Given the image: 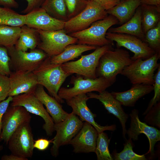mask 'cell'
<instances>
[{
	"instance_id": "8fae6325",
	"label": "cell",
	"mask_w": 160,
	"mask_h": 160,
	"mask_svg": "<svg viewBox=\"0 0 160 160\" xmlns=\"http://www.w3.org/2000/svg\"><path fill=\"white\" fill-rule=\"evenodd\" d=\"M106 37L116 42L117 47H124L133 52L134 55L131 57L133 60L138 58L145 60L156 53L146 43L133 35L108 31L106 33Z\"/></svg>"
},
{
	"instance_id": "f1b7e54d",
	"label": "cell",
	"mask_w": 160,
	"mask_h": 160,
	"mask_svg": "<svg viewBox=\"0 0 160 160\" xmlns=\"http://www.w3.org/2000/svg\"><path fill=\"white\" fill-rule=\"evenodd\" d=\"M20 31L21 27L0 25V46L8 48L15 46Z\"/></svg>"
},
{
	"instance_id": "3957f363",
	"label": "cell",
	"mask_w": 160,
	"mask_h": 160,
	"mask_svg": "<svg viewBox=\"0 0 160 160\" xmlns=\"http://www.w3.org/2000/svg\"><path fill=\"white\" fill-rule=\"evenodd\" d=\"M118 22L115 17L110 15L103 19L94 22L85 30L71 33L69 35L78 39L77 44L96 47L112 45L113 42L106 38V33L111 27Z\"/></svg>"
},
{
	"instance_id": "f35d334b",
	"label": "cell",
	"mask_w": 160,
	"mask_h": 160,
	"mask_svg": "<svg viewBox=\"0 0 160 160\" xmlns=\"http://www.w3.org/2000/svg\"><path fill=\"white\" fill-rule=\"evenodd\" d=\"M27 2L26 8L21 12L27 14L30 12L41 7L44 0H25Z\"/></svg>"
},
{
	"instance_id": "8992f818",
	"label": "cell",
	"mask_w": 160,
	"mask_h": 160,
	"mask_svg": "<svg viewBox=\"0 0 160 160\" xmlns=\"http://www.w3.org/2000/svg\"><path fill=\"white\" fill-rule=\"evenodd\" d=\"M84 77L78 75L72 76L70 83L73 87L69 88L61 87L58 92V96L63 100H67L82 94L93 91L101 92L113 84L102 77L95 79Z\"/></svg>"
},
{
	"instance_id": "d6a6232c",
	"label": "cell",
	"mask_w": 160,
	"mask_h": 160,
	"mask_svg": "<svg viewBox=\"0 0 160 160\" xmlns=\"http://www.w3.org/2000/svg\"><path fill=\"white\" fill-rule=\"evenodd\" d=\"M145 34V42L156 53L160 54V21Z\"/></svg>"
},
{
	"instance_id": "7c38bea8",
	"label": "cell",
	"mask_w": 160,
	"mask_h": 160,
	"mask_svg": "<svg viewBox=\"0 0 160 160\" xmlns=\"http://www.w3.org/2000/svg\"><path fill=\"white\" fill-rule=\"evenodd\" d=\"M34 142L30 122H27L22 124L13 133L7 145L11 153L28 158L33 154Z\"/></svg>"
},
{
	"instance_id": "60d3db41",
	"label": "cell",
	"mask_w": 160,
	"mask_h": 160,
	"mask_svg": "<svg viewBox=\"0 0 160 160\" xmlns=\"http://www.w3.org/2000/svg\"><path fill=\"white\" fill-rule=\"evenodd\" d=\"M99 4L106 11H108L118 4L120 0H91Z\"/></svg>"
},
{
	"instance_id": "7bdbcfd3",
	"label": "cell",
	"mask_w": 160,
	"mask_h": 160,
	"mask_svg": "<svg viewBox=\"0 0 160 160\" xmlns=\"http://www.w3.org/2000/svg\"><path fill=\"white\" fill-rule=\"evenodd\" d=\"M0 5L9 8H18L19 5L15 0H0Z\"/></svg>"
},
{
	"instance_id": "e575fe53",
	"label": "cell",
	"mask_w": 160,
	"mask_h": 160,
	"mask_svg": "<svg viewBox=\"0 0 160 160\" xmlns=\"http://www.w3.org/2000/svg\"><path fill=\"white\" fill-rule=\"evenodd\" d=\"M145 122L151 126L160 128V102L153 105L145 115Z\"/></svg>"
},
{
	"instance_id": "d6986e66",
	"label": "cell",
	"mask_w": 160,
	"mask_h": 160,
	"mask_svg": "<svg viewBox=\"0 0 160 160\" xmlns=\"http://www.w3.org/2000/svg\"><path fill=\"white\" fill-rule=\"evenodd\" d=\"M87 94L89 99L94 98L99 100L109 113L113 115L119 120L122 127L123 137L124 140H126L127 130L126 124L129 115L124 111L120 102L115 98L111 93L105 90L98 94L92 92Z\"/></svg>"
},
{
	"instance_id": "2e32d148",
	"label": "cell",
	"mask_w": 160,
	"mask_h": 160,
	"mask_svg": "<svg viewBox=\"0 0 160 160\" xmlns=\"http://www.w3.org/2000/svg\"><path fill=\"white\" fill-rule=\"evenodd\" d=\"M89 99L86 94H82L66 100L67 105L71 107L72 112L79 116L82 121H85L91 124L98 133L106 130L113 131L116 130V127L115 124L101 126L95 122L94 118L96 115L91 111L87 105Z\"/></svg>"
},
{
	"instance_id": "ba28073f",
	"label": "cell",
	"mask_w": 160,
	"mask_h": 160,
	"mask_svg": "<svg viewBox=\"0 0 160 160\" xmlns=\"http://www.w3.org/2000/svg\"><path fill=\"white\" fill-rule=\"evenodd\" d=\"M107 15V11L96 2L88 1L82 12L65 22L64 29L68 34L83 31L94 22L104 19Z\"/></svg>"
},
{
	"instance_id": "4fadbf2b",
	"label": "cell",
	"mask_w": 160,
	"mask_h": 160,
	"mask_svg": "<svg viewBox=\"0 0 160 160\" xmlns=\"http://www.w3.org/2000/svg\"><path fill=\"white\" fill-rule=\"evenodd\" d=\"M12 63L15 71L33 72L48 56L38 48L29 52L17 49L15 46L7 48Z\"/></svg>"
},
{
	"instance_id": "9a60e30c",
	"label": "cell",
	"mask_w": 160,
	"mask_h": 160,
	"mask_svg": "<svg viewBox=\"0 0 160 160\" xmlns=\"http://www.w3.org/2000/svg\"><path fill=\"white\" fill-rule=\"evenodd\" d=\"M139 112L134 109L129 114L130 118V127L126 134L128 138L135 141L138 140V136L141 134H144L148 139L149 149L148 153L154 156V146L160 140V131L154 127L148 126L145 122H141L138 116Z\"/></svg>"
},
{
	"instance_id": "7402d4cb",
	"label": "cell",
	"mask_w": 160,
	"mask_h": 160,
	"mask_svg": "<svg viewBox=\"0 0 160 160\" xmlns=\"http://www.w3.org/2000/svg\"><path fill=\"white\" fill-rule=\"evenodd\" d=\"M153 85L141 84H132L131 88L126 91L117 92H112L111 94L122 105L132 107L140 98L153 90Z\"/></svg>"
},
{
	"instance_id": "5b68a950",
	"label": "cell",
	"mask_w": 160,
	"mask_h": 160,
	"mask_svg": "<svg viewBox=\"0 0 160 160\" xmlns=\"http://www.w3.org/2000/svg\"><path fill=\"white\" fill-rule=\"evenodd\" d=\"M112 46L110 44L97 47L91 53L81 55L77 60L63 63L61 67L65 72L71 75L76 73L84 78L96 79V70L100 59L106 51L112 48Z\"/></svg>"
},
{
	"instance_id": "44dd1931",
	"label": "cell",
	"mask_w": 160,
	"mask_h": 160,
	"mask_svg": "<svg viewBox=\"0 0 160 160\" xmlns=\"http://www.w3.org/2000/svg\"><path fill=\"white\" fill-rule=\"evenodd\" d=\"M34 94L45 106L55 124L63 121L68 116L69 113L63 110L60 103L55 98L49 95L42 86L38 84L34 90Z\"/></svg>"
},
{
	"instance_id": "f6af8a7d",
	"label": "cell",
	"mask_w": 160,
	"mask_h": 160,
	"mask_svg": "<svg viewBox=\"0 0 160 160\" xmlns=\"http://www.w3.org/2000/svg\"><path fill=\"white\" fill-rule=\"evenodd\" d=\"M141 4H144L155 6L160 8V0H140Z\"/></svg>"
},
{
	"instance_id": "7a4b0ae2",
	"label": "cell",
	"mask_w": 160,
	"mask_h": 160,
	"mask_svg": "<svg viewBox=\"0 0 160 160\" xmlns=\"http://www.w3.org/2000/svg\"><path fill=\"white\" fill-rule=\"evenodd\" d=\"M133 61L127 50L118 47L109 49L100 59L96 70V77L105 78L113 84L117 75Z\"/></svg>"
},
{
	"instance_id": "1f68e13d",
	"label": "cell",
	"mask_w": 160,
	"mask_h": 160,
	"mask_svg": "<svg viewBox=\"0 0 160 160\" xmlns=\"http://www.w3.org/2000/svg\"><path fill=\"white\" fill-rule=\"evenodd\" d=\"M133 143L132 140L129 138L124 144L123 150L120 153L114 150L112 154L114 160H146L144 155H139L133 150Z\"/></svg>"
},
{
	"instance_id": "4316f807",
	"label": "cell",
	"mask_w": 160,
	"mask_h": 160,
	"mask_svg": "<svg viewBox=\"0 0 160 160\" xmlns=\"http://www.w3.org/2000/svg\"><path fill=\"white\" fill-rule=\"evenodd\" d=\"M141 5L142 26L145 34L160 21V8L144 4Z\"/></svg>"
},
{
	"instance_id": "f546056e",
	"label": "cell",
	"mask_w": 160,
	"mask_h": 160,
	"mask_svg": "<svg viewBox=\"0 0 160 160\" xmlns=\"http://www.w3.org/2000/svg\"><path fill=\"white\" fill-rule=\"evenodd\" d=\"M25 17L10 8L0 7V25L21 27L25 25Z\"/></svg>"
},
{
	"instance_id": "8d00e7d4",
	"label": "cell",
	"mask_w": 160,
	"mask_h": 160,
	"mask_svg": "<svg viewBox=\"0 0 160 160\" xmlns=\"http://www.w3.org/2000/svg\"><path fill=\"white\" fill-rule=\"evenodd\" d=\"M10 61L7 49L0 46V74L9 76L11 72L9 65Z\"/></svg>"
},
{
	"instance_id": "bcb514c9",
	"label": "cell",
	"mask_w": 160,
	"mask_h": 160,
	"mask_svg": "<svg viewBox=\"0 0 160 160\" xmlns=\"http://www.w3.org/2000/svg\"><path fill=\"white\" fill-rule=\"evenodd\" d=\"M3 146L2 145H0V151L3 149Z\"/></svg>"
},
{
	"instance_id": "ee69618b",
	"label": "cell",
	"mask_w": 160,
	"mask_h": 160,
	"mask_svg": "<svg viewBox=\"0 0 160 160\" xmlns=\"http://www.w3.org/2000/svg\"><path fill=\"white\" fill-rule=\"evenodd\" d=\"M1 160H28V158L22 157L11 153L9 155H5L3 156L1 159Z\"/></svg>"
},
{
	"instance_id": "603a6c76",
	"label": "cell",
	"mask_w": 160,
	"mask_h": 160,
	"mask_svg": "<svg viewBox=\"0 0 160 160\" xmlns=\"http://www.w3.org/2000/svg\"><path fill=\"white\" fill-rule=\"evenodd\" d=\"M108 31L111 32L133 35L145 41V34L142 26L141 7L139 6L138 7L132 16L126 23L119 27L110 28Z\"/></svg>"
},
{
	"instance_id": "cb8c5ba5",
	"label": "cell",
	"mask_w": 160,
	"mask_h": 160,
	"mask_svg": "<svg viewBox=\"0 0 160 160\" xmlns=\"http://www.w3.org/2000/svg\"><path fill=\"white\" fill-rule=\"evenodd\" d=\"M141 4L140 0H125L120 1L107 12L108 14L115 17L120 24H123L131 18Z\"/></svg>"
},
{
	"instance_id": "7dc6e473",
	"label": "cell",
	"mask_w": 160,
	"mask_h": 160,
	"mask_svg": "<svg viewBox=\"0 0 160 160\" xmlns=\"http://www.w3.org/2000/svg\"><path fill=\"white\" fill-rule=\"evenodd\" d=\"M88 1H91V0H85Z\"/></svg>"
},
{
	"instance_id": "83f0119b",
	"label": "cell",
	"mask_w": 160,
	"mask_h": 160,
	"mask_svg": "<svg viewBox=\"0 0 160 160\" xmlns=\"http://www.w3.org/2000/svg\"><path fill=\"white\" fill-rule=\"evenodd\" d=\"M41 7L55 18L65 22L68 20L65 0H44Z\"/></svg>"
},
{
	"instance_id": "484cf974",
	"label": "cell",
	"mask_w": 160,
	"mask_h": 160,
	"mask_svg": "<svg viewBox=\"0 0 160 160\" xmlns=\"http://www.w3.org/2000/svg\"><path fill=\"white\" fill-rule=\"evenodd\" d=\"M96 47L95 46L85 44H69L60 54L50 57L51 62L55 64H62L78 57L84 52L95 50Z\"/></svg>"
},
{
	"instance_id": "9c48e42d",
	"label": "cell",
	"mask_w": 160,
	"mask_h": 160,
	"mask_svg": "<svg viewBox=\"0 0 160 160\" xmlns=\"http://www.w3.org/2000/svg\"><path fill=\"white\" fill-rule=\"evenodd\" d=\"M37 31L40 41L37 48L43 51L48 57L60 54L67 46L78 41L76 38L67 34L64 29L53 31Z\"/></svg>"
},
{
	"instance_id": "ffe728a7",
	"label": "cell",
	"mask_w": 160,
	"mask_h": 160,
	"mask_svg": "<svg viewBox=\"0 0 160 160\" xmlns=\"http://www.w3.org/2000/svg\"><path fill=\"white\" fill-rule=\"evenodd\" d=\"M9 77L10 89L8 96L13 97L33 91L38 85L33 72L15 71L11 72Z\"/></svg>"
},
{
	"instance_id": "5bb4252c",
	"label": "cell",
	"mask_w": 160,
	"mask_h": 160,
	"mask_svg": "<svg viewBox=\"0 0 160 160\" xmlns=\"http://www.w3.org/2000/svg\"><path fill=\"white\" fill-rule=\"evenodd\" d=\"M31 117L25 108L20 106H9L2 120L0 141L7 144L10 137L22 124L30 122Z\"/></svg>"
},
{
	"instance_id": "4dcf8cb0",
	"label": "cell",
	"mask_w": 160,
	"mask_h": 160,
	"mask_svg": "<svg viewBox=\"0 0 160 160\" xmlns=\"http://www.w3.org/2000/svg\"><path fill=\"white\" fill-rule=\"evenodd\" d=\"M110 141L107 135L103 132L98 133L96 140L95 153L98 160H113L110 153L108 146Z\"/></svg>"
},
{
	"instance_id": "30bf717a",
	"label": "cell",
	"mask_w": 160,
	"mask_h": 160,
	"mask_svg": "<svg viewBox=\"0 0 160 160\" xmlns=\"http://www.w3.org/2000/svg\"><path fill=\"white\" fill-rule=\"evenodd\" d=\"M34 91L13 97L10 105L23 106L30 113L41 117L44 121L43 128L47 135L51 136L54 131V122L43 104L35 95Z\"/></svg>"
},
{
	"instance_id": "52a82bcc",
	"label": "cell",
	"mask_w": 160,
	"mask_h": 160,
	"mask_svg": "<svg viewBox=\"0 0 160 160\" xmlns=\"http://www.w3.org/2000/svg\"><path fill=\"white\" fill-rule=\"evenodd\" d=\"M83 123L76 115L72 112L63 121L54 126L56 134L52 139L53 145L50 148L51 155L54 157L59 154L60 146L69 144L82 127Z\"/></svg>"
},
{
	"instance_id": "e0dca14e",
	"label": "cell",
	"mask_w": 160,
	"mask_h": 160,
	"mask_svg": "<svg viewBox=\"0 0 160 160\" xmlns=\"http://www.w3.org/2000/svg\"><path fill=\"white\" fill-rule=\"evenodd\" d=\"M25 25L37 30L53 31L64 29L65 21L49 15L41 7L25 15Z\"/></svg>"
},
{
	"instance_id": "d590c367",
	"label": "cell",
	"mask_w": 160,
	"mask_h": 160,
	"mask_svg": "<svg viewBox=\"0 0 160 160\" xmlns=\"http://www.w3.org/2000/svg\"><path fill=\"white\" fill-rule=\"evenodd\" d=\"M154 83L153 85L154 90V95L149 102L148 106L144 111L143 115H145L151 108L160 100V65L157 69L156 73L154 77Z\"/></svg>"
},
{
	"instance_id": "277c9868",
	"label": "cell",
	"mask_w": 160,
	"mask_h": 160,
	"mask_svg": "<svg viewBox=\"0 0 160 160\" xmlns=\"http://www.w3.org/2000/svg\"><path fill=\"white\" fill-rule=\"evenodd\" d=\"M160 54L156 53L149 58L137 59L125 67L120 74L126 77L132 84H144L153 85L154 72L160 65L158 61Z\"/></svg>"
},
{
	"instance_id": "74e56055",
	"label": "cell",
	"mask_w": 160,
	"mask_h": 160,
	"mask_svg": "<svg viewBox=\"0 0 160 160\" xmlns=\"http://www.w3.org/2000/svg\"><path fill=\"white\" fill-rule=\"evenodd\" d=\"M10 89L9 76L0 74V102L8 96Z\"/></svg>"
},
{
	"instance_id": "836d02e7",
	"label": "cell",
	"mask_w": 160,
	"mask_h": 160,
	"mask_svg": "<svg viewBox=\"0 0 160 160\" xmlns=\"http://www.w3.org/2000/svg\"><path fill=\"white\" fill-rule=\"evenodd\" d=\"M68 20L76 16L86 7L88 1L85 0H65Z\"/></svg>"
},
{
	"instance_id": "b9f144b4",
	"label": "cell",
	"mask_w": 160,
	"mask_h": 160,
	"mask_svg": "<svg viewBox=\"0 0 160 160\" xmlns=\"http://www.w3.org/2000/svg\"><path fill=\"white\" fill-rule=\"evenodd\" d=\"M13 97L9 96L5 100L0 102V135L1 132L2 120L3 116L12 102Z\"/></svg>"
},
{
	"instance_id": "d4e9b609",
	"label": "cell",
	"mask_w": 160,
	"mask_h": 160,
	"mask_svg": "<svg viewBox=\"0 0 160 160\" xmlns=\"http://www.w3.org/2000/svg\"><path fill=\"white\" fill-rule=\"evenodd\" d=\"M40 41L37 30L25 25L21 27L19 39L14 46L17 50L27 52L36 48Z\"/></svg>"
},
{
	"instance_id": "ab89813d",
	"label": "cell",
	"mask_w": 160,
	"mask_h": 160,
	"mask_svg": "<svg viewBox=\"0 0 160 160\" xmlns=\"http://www.w3.org/2000/svg\"><path fill=\"white\" fill-rule=\"evenodd\" d=\"M52 141V140H49L42 138H39L34 140L33 148L40 151H45L48 148Z\"/></svg>"
},
{
	"instance_id": "6da1fadb",
	"label": "cell",
	"mask_w": 160,
	"mask_h": 160,
	"mask_svg": "<svg viewBox=\"0 0 160 160\" xmlns=\"http://www.w3.org/2000/svg\"><path fill=\"white\" fill-rule=\"evenodd\" d=\"M61 64L51 63L50 57L48 56L33 71L38 84L45 87L60 103H64V100L58 96V91L66 78L71 75L63 70Z\"/></svg>"
},
{
	"instance_id": "ac0fdd59",
	"label": "cell",
	"mask_w": 160,
	"mask_h": 160,
	"mask_svg": "<svg viewBox=\"0 0 160 160\" xmlns=\"http://www.w3.org/2000/svg\"><path fill=\"white\" fill-rule=\"evenodd\" d=\"M98 134L91 124L85 121L69 144L73 146V151L75 153L95 152Z\"/></svg>"
}]
</instances>
